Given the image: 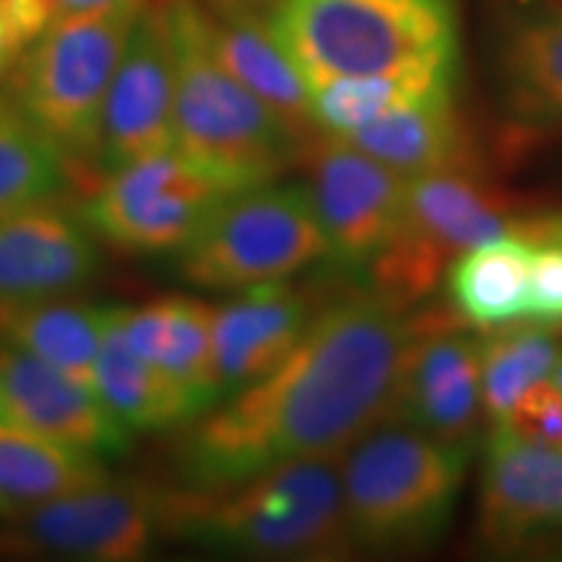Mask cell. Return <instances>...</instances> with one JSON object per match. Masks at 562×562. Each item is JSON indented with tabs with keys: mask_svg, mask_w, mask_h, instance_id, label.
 Listing matches in <instances>:
<instances>
[{
	"mask_svg": "<svg viewBox=\"0 0 562 562\" xmlns=\"http://www.w3.org/2000/svg\"><path fill=\"white\" fill-rule=\"evenodd\" d=\"M419 323L375 290L313 315L290 355L261 381L182 427V487L216 490L305 459H339L391 417Z\"/></svg>",
	"mask_w": 562,
	"mask_h": 562,
	"instance_id": "1",
	"label": "cell"
},
{
	"mask_svg": "<svg viewBox=\"0 0 562 562\" xmlns=\"http://www.w3.org/2000/svg\"><path fill=\"white\" fill-rule=\"evenodd\" d=\"M165 533L203 550L266 560H339L357 552L339 459L281 463L216 490H165Z\"/></svg>",
	"mask_w": 562,
	"mask_h": 562,
	"instance_id": "2",
	"label": "cell"
},
{
	"mask_svg": "<svg viewBox=\"0 0 562 562\" xmlns=\"http://www.w3.org/2000/svg\"><path fill=\"white\" fill-rule=\"evenodd\" d=\"M269 30L311 83L459 68L453 0H273Z\"/></svg>",
	"mask_w": 562,
	"mask_h": 562,
	"instance_id": "3",
	"label": "cell"
},
{
	"mask_svg": "<svg viewBox=\"0 0 562 562\" xmlns=\"http://www.w3.org/2000/svg\"><path fill=\"white\" fill-rule=\"evenodd\" d=\"M472 446L385 419L339 456L351 542L368 552H417L451 524Z\"/></svg>",
	"mask_w": 562,
	"mask_h": 562,
	"instance_id": "4",
	"label": "cell"
},
{
	"mask_svg": "<svg viewBox=\"0 0 562 562\" xmlns=\"http://www.w3.org/2000/svg\"><path fill=\"white\" fill-rule=\"evenodd\" d=\"M175 50V149L237 188L273 182L307 149L269 104L243 87L209 40L195 0H167Z\"/></svg>",
	"mask_w": 562,
	"mask_h": 562,
	"instance_id": "5",
	"label": "cell"
},
{
	"mask_svg": "<svg viewBox=\"0 0 562 562\" xmlns=\"http://www.w3.org/2000/svg\"><path fill=\"white\" fill-rule=\"evenodd\" d=\"M140 5L128 0L53 19L5 76L13 110L68 167L100 161L104 102Z\"/></svg>",
	"mask_w": 562,
	"mask_h": 562,
	"instance_id": "6",
	"label": "cell"
},
{
	"mask_svg": "<svg viewBox=\"0 0 562 562\" xmlns=\"http://www.w3.org/2000/svg\"><path fill=\"white\" fill-rule=\"evenodd\" d=\"M178 256L193 286L243 292L290 281L328 256L305 186H252L224 199Z\"/></svg>",
	"mask_w": 562,
	"mask_h": 562,
	"instance_id": "7",
	"label": "cell"
},
{
	"mask_svg": "<svg viewBox=\"0 0 562 562\" xmlns=\"http://www.w3.org/2000/svg\"><path fill=\"white\" fill-rule=\"evenodd\" d=\"M516 232L508 201L472 172L419 175L406 182L404 214L370 263L372 290L409 311L461 252Z\"/></svg>",
	"mask_w": 562,
	"mask_h": 562,
	"instance_id": "8",
	"label": "cell"
},
{
	"mask_svg": "<svg viewBox=\"0 0 562 562\" xmlns=\"http://www.w3.org/2000/svg\"><path fill=\"white\" fill-rule=\"evenodd\" d=\"M245 191L178 149L102 175L83 206L97 237L128 252H180L227 195Z\"/></svg>",
	"mask_w": 562,
	"mask_h": 562,
	"instance_id": "9",
	"label": "cell"
},
{
	"mask_svg": "<svg viewBox=\"0 0 562 562\" xmlns=\"http://www.w3.org/2000/svg\"><path fill=\"white\" fill-rule=\"evenodd\" d=\"M406 182L383 161L321 133L311 149V193L328 256L360 271L381 256L404 214Z\"/></svg>",
	"mask_w": 562,
	"mask_h": 562,
	"instance_id": "10",
	"label": "cell"
},
{
	"mask_svg": "<svg viewBox=\"0 0 562 562\" xmlns=\"http://www.w3.org/2000/svg\"><path fill=\"white\" fill-rule=\"evenodd\" d=\"M175 149V50L167 0H144L102 112V175Z\"/></svg>",
	"mask_w": 562,
	"mask_h": 562,
	"instance_id": "11",
	"label": "cell"
},
{
	"mask_svg": "<svg viewBox=\"0 0 562 562\" xmlns=\"http://www.w3.org/2000/svg\"><path fill=\"white\" fill-rule=\"evenodd\" d=\"M19 521L21 537L42 552L83 562H136L165 533V490L108 476Z\"/></svg>",
	"mask_w": 562,
	"mask_h": 562,
	"instance_id": "12",
	"label": "cell"
},
{
	"mask_svg": "<svg viewBox=\"0 0 562 562\" xmlns=\"http://www.w3.org/2000/svg\"><path fill=\"white\" fill-rule=\"evenodd\" d=\"M562 531V451L492 422L482 448L476 537L487 550L524 552Z\"/></svg>",
	"mask_w": 562,
	"mask_h": 562,
	"instance_id": "13",
	"label": "cell"
},
{
	"mask_svg": "<svg viewBox=\"0 0 562 562\" xmlns=\"http://www.w3.org/2000/svg\"><path fill=\"white\" fill-rule=\"evenodd\" d=\"M0 422L104 461L128 451L133 438L94 389L3 339Z\"/></svg>",
	"mask_w": 562,
	"mask_h": 562,
	"instance_id": "14",
	"label": "cell"
},
{
	"mask_svg": "<svg viewBox=\"0 0 562 562\" xmlns=\"http://www.w3.org/2000/svg\"><path fill=\"white\" fill-rule=\"evenodd\" d=\"M419 331L406 349L389 419L432 438L474 446L484 412L482 341L448 328L427 336Z\"/></svg>",
	"mask_w": 562,
	"mask_h": 562,
	"instance_id": "15",
	"label": "cell"
},
{
	"mask_svg": "<svg viewBox=\"0 0 562 562\" xmlns=\"http://www.w3.org/2000/svg\"><path fill=\"white\" fill-rule=\"evenodd\" d=\"M100 263L94 229L55 201L0 216V305L66 297Z\"/></svg>",
	"mask_w": 562,
	"mask_h": 562,
	"instance_id": "16",
	"label": "cell"
},
{
	"mask_svg": "<svg viewBox=\"0 0 562 562\" xmlns=\"http://www.w3.org/2000/svg\"><path fill=\"white\" fill-rule=\"evenodd\" d=\"M313 321L311 300L286 281L243 290L214 307V362L222 402L277 368Z\"/></svg>",
	"mask_w": 562,
	"mask_h": 562,
	"instance_id": "17",
	"label": "cell"
},
{
	"mask_svg": "<svg viewBox=\"0 0 562 562\" xmlns=\"http://www.w3.org/2000/svg\"><path fill=\"white\" fill-rule=\"evenodd\" d=\"M495 91L518 133L562 128V0L516 13L495 47Z\"/></svg>",
	"mask_w": 562,
	"mask_h": 562,
	"instance_id": "18",
	"label": "cell"
},
{
	"mask_svg": "<svg viewBox=\"0 0 562 562\" xmlns=\"http://www.w3.org/2000/svg\"><path fill=\"white\" fill-rule=\"evenodd\" d=\"M336 138H344L404 178L438 172L480 175V151L467 121L456 110V97L391 110Z\"/></svg>",
	"mask_w": 562,
	"mask_h": 562,
	"instance_id": "19",
	"label": "cell"
},
{
	"mask_svg": "<svg viewBox=\"0 0 562 562\" xmlns=\"http://www.w3.org/2000/svg\"><path fill=\"white\" fill-rule=\"evenodd\" d=\"M117 323L125 341L154 368L186 385L206 412L222 402L214 362V307L170 294L138 307L121 305Z\"/></svg>",
	"mask_w": 562,
	"mask_h": 562,
	"instance_id": "20",
	"label": "cell"
},
{
	"mask_svg": "<svg viewBox=\"0 0 562 562\" xmlns=\"http://www.w3.org/2000/svg\"><path fill=\"white\" fill-rule=\"evenodd\" d=\"M206 19L211 47L222 66L269 104L302 144L311 146L313 136H321L311 115V91L290 55L273 40L269 21H258L250 13H206Z\"/></svg>",
	"mask_w": 562,
	"mask_h": 562,
	"instance_id": "21",
	"label": "cell"
},
{
	"mask_svg": "<svg viewBox=\"0 0 562 562\" xmlns=\"http://www.w3.org/2000/svg\"><path fill=\"white\" fill-rule=\"evenodd\" d=\"M115 305L108 339L94 370V391L115 419L131 432H161L186 427L206 414L199 398L175 378L154 368L125 341Z\"/></svg>",
	"mask_w": 562,
	"mask_h": 562,
	"instance_id": "22",
	"label": "cell"
},
{
	"mask_svg": "<svg viewBox=\"0 0 562 562\" xmlns=\"http://www.w3.org/2000/svg\"><path fill=\"white\" fill-rule=\"evenodd\" d=\"M115 305L63 297L0 305V339L94 389V370Z\"/></svg>",
	"mask_w": 562,
	"mask_h": 562,
	"instance_id": "23",
	"label": "cell"
},
{
	"mask_svg": "<svg viewBox=\"0 0 562 562\" xmlns=\"http://www.w3.org/2000/svg\"><path fill=\"white\" fill-rule=\"evenodd\" d=\"M533 240L516 229L461 252L448 266V297L461 321L505 328L526 321Z\"/></svg>",
	"mask_w": 562,
	"mask_h": 562,
	"instance_id": "24",
	"label": "cell"
},
{
	"mask_svg": "<svg viewBox=\"0 0 562 562\" xmlns=\"http://www.w3.org/2000/svg\"><path fill=\"white\" fill-rule=\"evenodd\" d=\"M108 476L104 459L0 422V516H26Z\"/></svg>",
	"mask_w": 562,
	"mask_h": 562,
	"instance_id": "25",
	"label": "cell"
},
{
	"mask_svg": "<svg viewBox=\"0 0 562 562\" xmlns=\"http://www.w3.org/2000/svg\"><path fill=\"white\" fill-rule=\"evenodd\" d=\"M459 68H417L381 76H339L311 83V115L318 133L347 136L385 112L409 104L451 100Z\"/></svg>",
	"mask_w": 562,
	"mask_h": 562,
	"instance_id": "26",
	"label": "cell"
},
{
	"mask_svg": "<svg viewBox=\"0 0 562 562\" xmlns=\"http://www.w3.org/2000/svg\"><path fill=\"white\" fill-rule=\"evenodd\" d=\"M66 159L0 97V216L55 201L68 186Z\"/></svg>",
	"mask_w": 562,
	"mask_h": 562,
	"instance_id": "27",
	"label": "cell"
},
{
	"mask_svg": "<svg viewBox=\"0 0 562 562\" xmlns=\"http://www.w3.org/2000/svg\"><path fill=\"white\" fill-rule=\"evenodd\" d=\"M560 341L537 328H510L482 341V402L492 422H505L531 385L550 381Z\"/></svg>",
	"mask_w": 562,
	"mask_h": 562,
	"instance_id": "28",
	"label": "cell"
},
{
	"mask_svg": "<svg viewBox=\"0 0 562 562\" xmlns=\"http://www.w3.org/2000/svg\"><path fill=\"white\" fill-rule=\"evenodd\" d=\"M526 321L542 328L562 326V245L558 243L533 240Z\"/></svg>",
	"mask_w": 562,
	"mask_h": 562,
	"instance_id": "29",
	"label": "cell"
},
{
	"mask_svg": "<svg viewBox=\"0 0 562 562\" xmlns=\"http://www.w3.org/2000/svg\"><path fill=\"white\" fill-rule=\"evenodd\" d=\"M53 19L50 0H0V81Z\"/></svg>",
	"mask_w": 562,
	"mask_h": 562,
	"instance_id": "30",
	"label": "cell"
},
{
	"mask_svg": "<svg viewBox=\"0 0 562 562\" xmlns=\"http://www.w3.org/2000/svg\"><path fill=\"white\" fill-rule=\"evenodd\" d=\"M508 425L524 438L562 451V391L554 381L531 385L508 414Z\"/></svg>",
	"mask_w": 562,
	"mask_h": 562,
	"instance_id": "31",
	"label": "cell"
},
{
	"mask_svg": "<svg viewBox=\"0 0 562 562\" xmlns=\"http://www.w3.org/2000/svg\"><path fill=\"white\" fill-rule=\"evenodd\" d=\"M518 229L526 232V235L533 237V240H550V243L562 245V214L550 216V220L526 222Z\"/></svg>",
	"mask_w": 562,
	"mask_h": 562,
	"instance_id": "32",
	"label": "cell"
},
{
	"mask_svg": "<svg viewBox=\"0 0 562 562\" xmlns=\"http://www.w3.org/2000/svg\"><path fill=\"white\" fill-rule=\"evenodd\" d=\"M128 3V0H50L55 19L68 16V13H87V11H100L110 9V5Z\"/></svg>",
	"mask_w": 562,
	"mask_h": 562,
	"instance_id": "33",
	"label": "cell"
},
{
	"mask_svg": "<svg viewBox=\"0 0 562 562\" xmlns=\"http://www.w3.org/2000/svg\"><path fill=\"white\" fill-rule=\"evenodd\" d=\"M552 381L560 385V391H562V355H560V360H558V368H554V375H552Z\"/></svg>",
	"mask_w": 562,
	"mask_h": 562,
	"instance_id": "34",
	"label": "cell"
}]
</instances>
